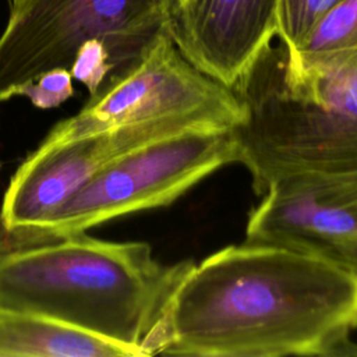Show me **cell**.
<instances>
[{
  "mask_svg": "<svg viewBox=\"0 0 357 357\" xmlns=\"http://www.w3.org/2000/svg\"><path fill=\"white\" fill-rule=\"evenodd\" d=\"M357 275L290 248L243 241L188 261L146 356H353Z\"/></svg>",
  "mask_w": 357,
  "mask_h": 357,
  "instance_id": "1",
  "label": "cell"
},
{
  "mask_svg": "<svg viewBox=\"0 0 357 357\" xmlns=\"http://www.w3.org/2000/svg\"><path fill=\"white\" fill-rule=\"evenodd\" d=\"M73 79L79 81L89 92L95 95L112 74L109 53L99 39L85 40L74 54L70 66Z\"/></svg>",
  "mask_w": 357,
  "mask_h": 357,
  "instance_id": "14",
  "label": "cell"
},
{
  "mask_svg": "<svg viewBox=\"0 0 357 357\" xmlns=\"http://www.w3.org/2000/svg\"><path fill=\"white\" fill-rule=\"evenodd\" d=\"M25 0H10V8L11 7H17V6H20L21 3H24Z\"/></svg>",
  "mask_w": 357,
  "mask_h": 357,
  "instance_id": "15",
  "label": "cell"
},
{
  "mask_svg": "<svg viewBox=\"0 0 357 357\" xmlns=\"http://www.w3.org/2000/svg\"><path fill=\"white\" fill-rule=\"evenodd\" d=\"M187 264H160L145 241L0 231V305L60 321L142 357Z\"/></svg>",
  "mask_w": 357,
  "mask_h": 357,
  "instance_id": "2",
  "label": "cell"
},
{
  "mask_svg": "<svg viewBox=\"0 0 357 357\" xmlns=\"http://www.w3.org/2000/svg\"><path fill=\"white\" fill-rule=\"evenodd\" d=\"M180 0H25L0 33V102L15 85L70 68L78 47L103 42L112 74L134 64L169 32ZM109 75V77H110Z\"/></svg>",
  "mask_w": 357,
  "mask_h": 357,
  "instance_id": "4",
  "label": "cell"
},
{
  "mask_svg": "<svg viewBox=\"0 0 357 357\" xmlns=\"http://www.w3.org/2000/svg\"><path fill=\"white\" fill-rule=\"evenodd\" d=\"M74 95L73 77L68 68H53L39 74L36 78L13 86L3 102L24 96L38 109H53L67 102Z\"/></svg>",
  "mask_w": 357,
  "mask_h": 357,
  "instance_id": "13",
  "label": "cell"
},
{
  "mask_svg": "<svg viewBox=\"0 0 357 357\" xmlns=\"http://www.w3.org/2000/svg\"><path fill=\"white\" fill-rule=\"evenodd\" d=\"M236 156L231 127H192L146 141L110 160L42 227L22 234L88 231L120 216L169 205L218 169L236 163Z\"/></svg>",
  "mask_w": 357,
  "mask_h": 357,
  "instance_id": "5",
  "label": "cell"
},
{
  "mask_svg": "<svg viewBox=\"0 0 357 357\" xmlns=\"http://www.w3.org/2000/svg\"><path fill=\"white\" fill-rule=\"evenodd\" d=\"M241 117L234 91L194 67L166 32L134 64L110 75L78 113L54 124L42 142L163 120L233 128Z\"/></svg>",
  "mask_w": 357,
  "mask_h": 357,
  "instance_id": "6",
  "label": "cell"
},
{
  "mask_svg": "<svg viewBox=\"0 0 357 357\" xmlns=\"http://www.w3.org/2000/svg\"><path fill=\"white\" fill-rule=\"evenodd\" d=\"M192 127L202 126L163 120L40 142L10 177L0 206V231L22 234L42 227L110 160L146 141Z\"/></svg>",
  "mask_w": 357,
  "mask_h": 357,
  "instance_id": "8",
  "label": "cell"
},
{
  "mask_svg": "<svg viewBox=\"0 0 357 357\" xmlns=\"http://www.w3.org/2000/svg\"><path fill=\"white\" fill-rule=\"evenodd\" d=\"M231 89L243 109L236 163L258 195L289 176L357 172V53L290 71L286 46L271 42Z\"/></svg>",
  "mask_w": 357,
  "mask_h": 357,
  "instance_id": "3",
  "label": "cell"
},
{
  "mask_svg": "<svg viewBox=\"0 0 357 357\" xmlns=\"http://www.w3.org/2000/svg\"><path fill=\"white\" fill-rule=\"evenodd\" d=\"M344 0H278L276 36L293 52L333 7Z\"/></svg>",
  "mask_w": 357,
  "mask_h": 357,
  "instance_id": "12",
  "label": "cell"
},
{
  "mask_svg": "<svg viewBox=\"0 0 357 357\" xmlns=\"http://www.w3.org/2000/svg\"><path fill=\"white\" fill-rule=\"evenodd\" d=\"M0 166H1V163H0Z\"/></svg>",
  "mask_w": 357,
  "mask_h": 357,
  "instance_id": "16",
  "label": "cell"
},
{
  "mask_svg": "<svg viewBox=\"0 0 357 357\" xmlns=\"http://www.w3.org/2000/svg\"><path fill=\"white\" fill-rule=\"evenodd\" d=\"M134 357L123 346L60 321L0 305V357Z\"/></svg>",
  "mask_w": 357,
  "mask_h": 357,
  "instance_id": "10",
  "label": "cell"
},
{
  "mask_svg": "<svg viewBox=\"0 0 357 357\" xmlns=\"http://www.w3.org/2000/svg\"><path fill=\"white\" fill-rule=\"evenodd\" d=\"M261 197L244 241L305 252L357 275V172L289 176Z\"/></svg>",
  "mask_w": 357,
  "mask_h": 357,
  "instance_id": "7",
  "label": "cell"
},
{
  "mask_svg": "<svg viewBox=\"0 0 357 357\" xmlns=\"http://www.w3.org/2000/svg\"><path fill=\"white\" fill-rule=\"evenodd\" d=\"M278 0H180L170 36L199 71L233 88L276 36Z\"/></svg>",
  "mask_w": 357,
  "mask_h": 357,
  "instance_id": "9",
  "label": "cell"
},
{
  "mask_svg": "<svg viewBox=\"0 0 357 357\" xmlns=\"http://www.w3.org/2000/svg\"><path fill=\"white\" fill-rule=\"evenodd\" d=\"M343 53H357V0H344L326 13L293 52L287 50V66L298 70Z\"/></svg>",
  "mask_w": 357,
  "mask_h": 357,
  "instance_id": "11",
  "label": "cell"
}]
</instances>
